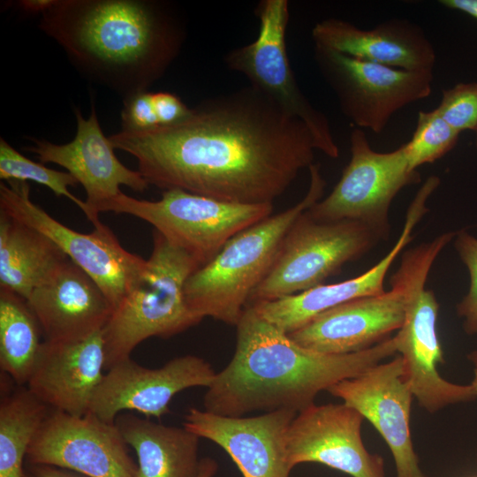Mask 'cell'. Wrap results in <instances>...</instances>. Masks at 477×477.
Masks as SVG:
<instances>
[{
	"label": "cell",
	"mask_w": 477,
	"mask_h": 477,
	"mask_svg": "<svg viewBox=\"0 0 477 477\" xmlns=\"http://www.w3.org/2000/svg\"><path fill=\"white\" fill-rule=\"evenodd\" d=\"M26 302L51 342L89 337L103 329L113 311L99 285L70 259Z\"/></svg>",
	"instance_id": "22"
},
{
	"label": "cell",
	"mask_w": 477,
	"mask_h": 477,
	"mask_svg": "<svg viewBox=\"0 0 477 477\" xmlns=\"http://www.w3.org/2000/svg\"><path fill=\"white\" fill-rule=\"evenodd\" d=\"M73 111L77 129L70 142L56 144L30 137L31 145L26 149L43 164L64 167L83 186L87 194L85 215L94 224L100 221L101 207L122 193L121 186L144 192L149 184L138 170L127 168L118 160L113 145L101 128L93 101L88 118L78 108Z\"/></svg>",
	"instance_id": "15"
},
{
	"label": "cell",
	"mask_w": 477,
	"mask_h": 477,
	"mask_svg": "<svg viewBox=\"0 0 477 477\" xmlns=\"http://www.w3.org/2000/svg\"><path fill=\"white\" fill-rule=\"evenodd\" d=\"M454 247L466 267L470 285L467 293L456 307L458 315L463 319L464 330L477 335V238L461 229L455 233Z\"/></svg>",
	"instance_id": "31"
},
{
	"label": "cell",
	"mask_w": 477,
	"mask_h": 477,
	"mask_svg": "<svg viewBox=\"0 0 477 477\" xmlns=\"http://www.w3.org/2000/svg\"><path fill=\"white\" fill-rule=\"evenodd\" d=\"M216 375L208 361L195 355L174 358L158 368L143 367L130 358L104 374L89 413L110 423L125 411L159 419L169 413V405L178 392L208 388Z\"/></svg>",
	"instance_id": "14"
},
{
	"label": "cell",
	"mask_w": 477,
	"mask_h": 477,
	"mask_svg": "<svg viewBox=\"0 0 477 477\" xmlns=\"http://www.w3.org/2000/svg\"><path fill=\"white\" fill-rule=\"evenodd\" d=\"M255 13L259 20L256 39L227 53L225 64L244 75L250 86L302 120L310 130L317 150L330 158H337L339 148L328 118L302 93L290 64L285 39L289 2L261 0Z\"/></svg>",
	"instance_id": "10"
},
{
	"label": "cell",
	"mask_w": 477,
	"mask_h": 477,
	"mask_svg": "<svg viewBox=\"0 0 477 477\" xmlns=\"http://www.w3.org/2000/svg\"><path fill=\"white\" fill-rule=\"evenodd\" d=\"M0 211L50 238L102 289L114 309L141 272L146 260L125 250L101 221L81 233L57 221L30 198L27 182H0Z\"/></svg>",
	"instance_id": "12"
},
{
	"label": "cell",
	"mask_w": 477,
	"mask_h": 477,
	"mask_svg": "<svg viewBox=\"0 0 477 477\" xmlns=\"http://www.w3.org/2000/svg\"><path fill=\"white\" fill-rule=\"evenodd\" d=\"M42 334L26 300L0 286V367L18 385L27 384L34 370Z\"/></svg>",
	"instance_id": "26"
},
{
	"label": "cell",
	"mask_w": 477,
	"mask_h": 477,
	"mask_svg": "<svg viewBox=\"0 0 477 477\" xmlns=\"http://www.w3.org/2000/svg\"><path fill=\"white\" fill-rule=\"evenodd\" d=\"M69 258L47 236L0 211V286L26 300Z\"/></svg>",
	"instance_id": "25"
},
{
	"label": "cell",
	"mask_w": 477,
	"mask_h": 477,
	"mask_svg": "<svg viewBox=\"0 0 477 477\" xmlns=\"http://www.w3.org/2000/svg\"><path fill=\"white\" fill-rule=\"evenodd\" d=\"M390 290L356 299L328 309L288 334L312 351L344 355L369 349L398 331L405 319V295L400 284L390 279Z\"/></svg>",
	"instance_id": "20"
},
{
	"label": "cell",
	"mask_w": 477,
	"mask_h": 477,
	"mask_svg": "<svg viewBox=\"0 0 477 477\" xmlns=\"http://www.w3.org/2000/svg\"><path fill=\"white\" fill-rule=\"evenodd\" d=\"M380 240L375 231L361 223L321 222L306 210L286 233L270 270L252 292L247 306L322 285Z\"/></svg>",
	"instance_id": "7"
},
{
	"label": "cell",
	"mask_w": 477,
	"mask_h": 477,
	"mask_svg": "<svg viewBox=\"0 0 477 477\" xmlns=\"http://www.w3.org/2000/svg\"><path fill=\"white\" fill-rule=\"evenodd\" d=\"M459 132L442 117L437 109L420 111L411 140L404 144L412 170L431 163L449 153L457 144Z\"/></svg>",
	"instance_id": "29"
},
{
	"label": "cell",
	"mask_w": 477,
	"mask_h": 477,
	"mask_svg": "<svg viewBox=\"0 0 477 477\" xmlns=\"http://www.w3.org/2000/svg\"><path fill=\"white\" fill-rule=\"evenodd\" d=\"M109 139L149 186L241 204L273 203L317 150L302 120L250 85L204 100L177 124Z\"/></svg>",
	"instance_id": "1"
},
{
	"label": "cell",
	"mask_w": 477,
	"mask_h": 477,
	"mask_svg": "<svg viewBox=\"0 0 477 477\" xmlns=\"http://www.w3.org/2000/svg\"><path fill=\"white\" fill-rule=\"evenodd\" d=\"M159 127L169 126L184 120L191 112L182 100L169 92L153 93Z\"/></svg>",
	"instance_id": "33"
},
{
	"label": "cell",
	"mask_w": 477,
	"mask_h": 477,
	"mask_svg": "<svg viewBox=\"0 0 477 477\" xmlns=\"http://www.w3.org/2000/svg\"><path fill=\"white\" fill-rule=\"evenodd\" d=\"M39 28L84 77L123 99L165 73L186 35L173 5L159 0H57Z\"/></svg>",
	"instance_id": "2"
},
{
	"label": "cell",
	"mask_w": 477,
	"mask_h": 477,
	"mask_svg": "<svg viewBox=\"0 0 477 477\" xmlns=\"http://www.w3.org/2000/svg\"><path fill=\"white\" fill-rule=\"evenodd\" d=\"M296 414L278 410L252 417H225L190 408L183 426L220 446L243 477H290L286 433Z\"/></svg>",
	"instance_id": "19"
},
{
	"label": "cell",
	"mask_w": 477,
	"mask_h": 477,
	"mask_svg": "<svg viewBox=\"0 0 477 477\" xmlns=\"http://www.w3.org/2000/svg\"><path fill=\"white\" fill-rule=\"evenodd\" d=\"M218 469V465L212 458H201L200 470L197 477H213Z\"/></svg>",
	"instance_id": "37"
},
{
	"label": "cell",
	"mask_w": 477,
	"mask_h": 477,
	"mask_svg": "<svg viewBox=\"0 0 477 477\" xmlns=\"http://www.w3.org/2000/svg\"><path fill=\"white\" fill-rule=\"evenodd\" d=\"M314 57L343 114L360 129L380 133L405 106L432 92L433 71H406L314 44Z\"/></svg>",
	"instance_id": "11"
},
{
	"label": "cell",
	"mask_w": 477,
	"mask_h": 477,
	"mask_svg": "<svg viewBox=\"0 0 477 477\" xmlns=\"http://www.w3.org/2000/svg\"><path fill=\"white\" fill-rule=\"evenodd\" d=\"M105 364L102 330L74 341L44 340L26 388L51 410L81 416L89 412Z\"/></svg>",
	"instance_id": "21"
},
{
	"label": "cell",
	"mask_w": 477,
	"mask_h": 477,
	"mask_svg": "<svg viewBox=\"0 0 477 477\" xmlns=\"http://www.w3.org/2000/svg\"><path fill=\"white\" fill-rule=\"evenodd\" d=\"M351 158L333 190L307 210L314 220L361 223L382 238L390 237L389 212L398 193L419 183L420 176L410 168L404 144L381 153L372 149L365 132L353 128Z\"/></svg>",
	"instance_id": "9"
},
{
	"label": "cell",
	"mask_w": 477,
	"mask_h": 477,
	"mask_svg": "<svg viewBox=\"0 0 477 477\" xmlns=\"http://www.w3.org/2000/svg\"><path fill=\"white\" fill-rule=\"evenodd\" d=\"M312 38L314 44L406 71H433L436 59L426 34L407 19H392L362 29L348 21L328 18L314 26Z\"/></svg>",
	"instance_id": "23"
},
{
	"label": "cell",
	"mask_w": 477,
	"mask_h": 477,
	"mask_svg": "<svg viewBox=\"0 0 477 477\" xmlns=\"http://www.w3.org/2000/svg\"><path fill=\"white\" fill-rule=\"evenodd\" d=\"M0 178L2 181L28 180L48 187L57 196H64L75 203L84 214L85 201L75 197L69 186H77V180L69 173L46 167L18 152L4 138H0Z\"/></svg>",
	"instance_id": "28"
},
{
	"label": "cell",
	"mask_w": 477,
	"mask_h": 477,
	"mask_svg": "<svg viewBox=\"0 0 477 477\" xmlns=\"http://www.w3.org/2000/svg\"><path fill=\"white\" fill-rule=\"evenodd\" d=\"M308 169L309 187L298 203L231 238L214 259L188 277L186 302L199 319L211 317L238 324L252 292L270 270L286 233L323 195L326 182L319 165L313 163Z\"/></svg>",
	"instance_id": "4"
},
{
	"label": "cell",
	"mask_w": 477,
	"mask_h": 477,
	"mask_svg": "<svg viewBox=\"0 0 477 477\" xmlns=\"http://www.w3.org/2000/svg\"><path fill=\"white\" fill-rule=\"evenodd\" d=\"M432 266L426 258L410 257L394 274L405 295L404 322L394 336L397 352L413 397L430 413L477 396L471 384L450 382L438 372V365L444 362L436 330L439 303L425 287Z\"/></svg>",
	"instance_id": "8"
},
{
	"label": "cell",
	"mask_w": 477,
	"mask_h": 477,
	"mask_svg": "<svg viewBox=\"0 0 477 477\" xmlns=\"http://www.w3.org/2000/svg\"><path fill=\"white\" fill-rule=\"evenodd\" d=\"M26 477H87L83 474L48 465L26 462Z\"/></svg>",
	"instance_id": "34"
},
{
	"label": "cell",
	"mask_w": 477,
	"mask_h": 477,
	"mask_svg": "<svg viewBox=\"0 0 477 477\" xmlns=\"http://www.w3.org/2000/svg\"><path fill=\"white\" fill-rule=\"evenodd\" d=\"M115 423L136 454V477L198 476L200 437L184 426H166L129 414H119Z\"/></svg>",
	"instance_id": "24"
},
{
	"label": "cell",
	"mask_w": 477,
	"mask_h": 477,
	"mask_svg": "<svg viewBox=\"0 0 477 477\" xmlns=\"http://www.w3.org/2000/svg\"><path fill=\"white\" fill-rule=\"evenodd\" d=\"M364 417L342 404H315L299 412L286 433L292 469L314 462L352 477H385L382 457L371 454L361 437Z\"/></svg>",
	"instance_id": "16"
},
{
	"label": "cell",
	"mask_w": 477,
	"mask_h": 477,
	"mask_svg": "<svg viewBox=\"0 0 477 477\" xmlns=\"http://www.w3.org/2000/svg\"><path fill=\"white\" fill-rule=\"evenodd\" d=\"M50 410L27 388L2 396L0 477H26L29 445Z\"/></svg>",
	"instance_id": "27"
},
{
	"label": "cell",
	"mask_w": 477,
	"mask_h": 477,
	"mask_svg": "<svg viewBox=\"0 0 477 477\" xmlns=\"http://www.w3.org/2000/svg\"><path fill=\"white\" fill-rule=\"evenodd\" d=\"M272 211L273 203H233L180 189L165 190L157 201L121 193L100 208V213L126 214L148 223L201 267L214 259L231 238L269 217Z\"/></svg>",
	"instance_id": "6"
},
{
	"label": "cell",
	"mask_w": 477,
	"mask_h": 477,
	"mask_svg": "<svg viewBox=\"0 0 477 477\" xmlns=\"http://www.w3.org/2000/svg\"><path fill=\"white\" fill-rule=\"evenodd\" d=\"M467 357L468 360L474 365L475 368H477V351L471 352Z\"/></svg>",
	"instance_id": "38"
},
{
	"label": "cell",
	"mask_w": 477,
	"mask_h": 477,
	"mask_svg": "<svg viewBox=\"0 0 477 477\" xmlns=\"http://www.w3.org/2000/svg\"><path fill=\"white\" fill-rule=\"evenodd\" d=\"M354 408L379 432L395 462L397 477H426L413 450L410 413L413 395L405 378V367L398 354L361 375L344 379L328 390Z\"/></svg>",
	"instance_id": "17"
},
{
	"label": "cell",
	"mask_w": 477,
	"mask_h": 477,
	"mask_svg": "<svg viewBox=\"0 0 477 477\" xmlns=\"http://www.w3.org/2000/svg\"><path fill=\"white\" fill-rule=\"evenodd\" d=\"M127 446L116 423L89 412L76 416L50 410L29 445L26 462L87 477H136L137 464Z\"/></svg>",
	"instance_id": "13"
},
{
	"label": "cell",
	"mask_w": 477,
	"mask_h": 477,
	"mask_svg": "<svg viewBox=\"0 0 477 477\" xmlns=\"http://www.w3.org/2000/svg\"><path fill=\"white\" fill-rule=\"evenodd\" d=\"M440 4L477 19V0H441Z\"/></svg>",
	"instance_id": "36"
},
{
	"label": "cell",
	"mask_w": 477,
	"mask_h": 477,
	"mask_svg": "<svg viewBox=\"0 0 477 477\" xmlns=\"http://www.w3.org/2000/svg\"><path fill=\"white\" fill-rule=\"evenodd\" d=\"M200 264L153 231V248L141 272L102 329L105 368L131 358L144 340L169 338L201 322L188 308L185 285Z\"/></svg>",
	"instance_id": "5"
},
{
	"label": "cell",
	"mask_w": 477,
	"mask_h": 477,
	"mask_svg": "<svg viewBox=\"0 0 477 477\" xmlns=\"http://www.w3.org/2000/svg\"><path fill=\"white\" fill-rule=\"evenodd\" d=\"M455 131H477V82H461L442 91L436 108Z\"/></svg>",
	"instance_id": "30"
},
{
	"label": "cell",
	"mask_w": 477,
	"mask_h": 477,
	"mask_svg": "<svg viewBox=\"0 0 477 477\" xmlns=\"http://www.w3.org/2000/svg\"><path fill=\"white\" fill-rule=\"evenodd\" d=\"M235 352L208 388L204 410L225 417L314 404L317 394L395 355L394 337L354 353L329 355L303 347L247 306L236 325Z\"/></svg>",
	"instance_id": "3"
},
{
	"label": "cell",
	"mask_w": 477,
	"mask_h": 477,
	"mask_svg": "<svg viewBox=\"0 0 477 477\" xmlns=\"http://www.w3.org/2000/svg\"><path fill=\"white\" fill-rule=\"evenodd\" d=\"M121 125V130L131 132L159 127L152 92H140L123 99Z\"/></svg>",
	"instance_id": "32"
},
{
	"label": "cell",
	"mask_w": 477,
	"mask_h": 477,
	"mask_svg": "<svg viewBox=\"0 0 477 477\" xmlns=\"http://www.w3.org/2000/svg\"><path fill=\"white\" fill-rule=\"evenodd\" d=\"M439 185V178L434 175L424 181L407 208L405 224L397 242L364 273L339 283L323 284L303 292L259 302L252 307L263 319L290 334L328 309L356 299L383 293L389 269L413 240V229L428 212L427 201Z\"/></svg>",
	"instance_id": "18"
},
{
	"label": "cell",
	"mask_w": 477,
	"mask_h": 477,
	"mask_svg": "<svg viewBox=\"0 0 477 477\" xmlns=\"http://www.w3.org/2000/svg\"><path fill=\"white\" fill-rule=\"evenodd\" d=\"M57 0H19L16 2V5L19 10L27 15L41 16L49 11L55 4Z\"/></svg>",
	"instance_id": "35"
},
{
	"label": "cell",
	"mask_w": 477,
	"mask_h": 477,
	"mask_svg": "<svg viewBox=\"0 0 477 477\" xmlns=\"http://www.w3.org/2000/svg\"><path fill=\"white\" fill-rule=\"evenodd\" d=\"M475 148H476V150H477V131L475 132Z\"/></svg>",
	"instance_id": "40"
},
{
	"label": "cell",
	"mask_w": 477,
	"mask_h": 477,
	"mask_svg": "<svg viewBox=\"0 0 477 477\" xmlns=\"http://www.w3.org/2000/svg\"><path fill=\"white\" fill-rule=\"evenodd\" d=\"M471 385L473 386L476 395H477V368L474 369V377H473V380L471 383Z\"/></svg>",
	"instance_id": "39"
}]
</instances>
